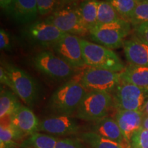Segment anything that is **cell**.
<instances>
[{"mask_svg":"<svg viewBox=\"0 0 148 148\" xmlns=\"http://www.w3.org/2000/svg\"><path fill=\"white\" fill-rule=\"evenodd\" d=\"M86 92L79 82L68 81L53 92L49 107L58 114L71 116L76 112Z\"/></svg>","mask_w":148,"mask_h":148,"instance_id":"cell-1","label":"cell"},{"mask_svg":"<svg viewBox=\"0 0 148 148\" xmlns=\"http://www.w3.org/2000/svg\"><path fill=\"white\" fill-rule=\"evenodd\" d=\"M81 44L86 66L117 73L125 69L124 64L119 56L111 49L84 38H81Z\"/></svg>","mask_w":148,"mask_h":148,"instance_id":"cell-2","label":"cell"},{"mask_svg":"<svg viewBox=\"0 0 148 148\" xmlns=\"http://www.w3.org/2000/svg\"><path fill=\"white\" fill-rule=\"evenodd\" d=\"M45 21L53 24L65 34L81 37L89 34V30L82 21L77 3L61 5L48 16Z\"/></svg>","mask_w":148,"mask_h":148,"instance_id":"cell-3","label":"cell"},{"mask_svg":"<svg viewBox=\"0 0 148 148\" xmlns=\"http://www.w3.org/2000/svg\"><path fill=\"white\" fill-rule=\"evenodd\" d=\"M3 66L10 77V90L27 106L36 104L39 99L40 91L35 79L27 72L14 64L7 63Z\"/></svg>","mask_w":148,"mask_h":148,"instance_id":"cell-4","label":"cell"},{"mask_svg":"<svg viewBox=\"0 0 148 148\" xmlns=\"http://www.w3.org/2000/svg\"><path fill=\"white\" fill-rule=\"evenodd\" d=\"M112 106L113 100L110 93L97 91L87 92L79 103L75 115L83 121L95 122L107 116Z\"/></svg>","mask_w":148,"mask_h":148,"instance_id":"cell-5","label":"cell"},{"mask_svg":"<svg viewBox=\"0 0 148 148\" xmlns=\"http://www.w3.org/2000/svg\"><path fill=\"white\" fill-rule=\"evenodd\" d=\"M130 30L131 23L121 18L110 23L96 25L89 31V35L96 43L114 49L123 46V39Z\"/></svg>","mask_w":148,"mask_h":148,"instance_id":"cell-6","label":"cell"},{"mask_svg":"<svg viewBox=\"0 0 148 148\" xmlns=\"http://www.w3.org/2000/svg\"><path fill=\"white\" fill-rule=\"evenodd\" d=\"M111 95L117 110L141 111L148 99V89L121 80Z\"/></svg>","mask_w":148,"mask_h":148,"instance_id":"cell-7","label":"cell"},{"mask_svg":"<svg viewBox=\"0 0 148 148\" xmlns=\"http://www.w3.org/2000/svg\"><path fill=\"white\" fill-rule=\"evenodd\" d=\"M32 63L40 73L56 80H64L73 76L75 69L49 51H42L33 57Z\"/></svg>","mask_w":148,"mask_h":148,"instance_id":"cell-8","label":"cell"},{"mask_svg":"<svg viewBox=\"0 0 148 148\" xmlns=\"http://www.w3.org/2000/svg\"><path fill=\"white\" fill-rule=\"evenodd\" d=\"M120 82V73L90 66L84 72L79 80L87 92H106L110 94Z\"/></svg>","mask_w":148,"mask_h":148,"instance_id":"cell-9","label":"cell"},{"mask_svg":"<svg viewBox=\"0 0 148 148\" xmlns=\"http://www.w3.org/2000/svg\"><path fill=\"white\" fill-rule=\"evenodd\" d=\"M25 36L29 41L43 47H53L65 33L53 24L45 21H34L29 24L24 30Z\"/></svg>","mask_w":148,"mask_h":148,"instance_id":"cell-10","label":"cell"},{"mask_svg":"<svg viewBox=\"0 0 148 148\" xmlns=\"http://www.w3.org/2000/svg\"><path fill=\"white\" fill-rule=\"evenodd\" d=\"M52 47L56 54L74 69L84 67L86 65L83 57L81 38L77 36L64 34Z\"/></svg>","mask_w":148,"mask_h":148,"instance_id":"cell-11","label":"cell"},{"mask_svg":"<svg viewBox=\"0 0 148 148\" xmlns=\"http://www.w3.org/2000/svg\"><path fill=\"white\" fill-rule=\"evenodd\" d=\"M39 123V120L34 112L23 104L11 115V124L16 131V141L38 132Z\"/></svg>","mask_w":148,"mask_h":148,"instance_id":"cell-12","label":"cell"},{"mask_svg":"<svg viewBox=\"0 0 148 148\" xmlns=\"http://www.w3.org/2000/svg\"><path fill=\"white\" fill-rule=\"evenodd\" d=\"M79 126L77 121L70 116L61 115L47 117L40 121L38 131L55 136H65L75 134Z\"/></svg>","mask_w":148,"mask_h":148,"instance_id":"cell-13","label":"cell"},{"mask_svg":"<svg viewBox=\"0 0 148 148\" xmlns=\"http://www.w3.org/2000/svg\"><path fill=\"white\" fill-rule=\"evenodd\" d=\"M14 21L21 24H30L38 17L36 0H12L5 10Z\"/></svg>","mask_w":148,"mask_h":148,"instance_id":"cell-14","label":"cell"},{"mask_svg":"<svg viewBox=\"0 0 148 148\" xmlns=\"http://www.w3.org/2000/svg\"><path fill=\"white\" fill-rule=\"evenodd\" d=\"M143 117L141 111L119 110L114 114V119L124 137L130 141L134 133L141 127Z\"/></svg>","mask_w":148,"mask_h":148,"instance_id":"cell-15","label":"cell"},{"mask_svg":"<svg viewBox=\"0 0 148 148\" xmlns=\"http://www.w3.org/2000/svg\"><path fill=\"white\" fill-rule=\"evenodd\" d=\"M123 47L125 58L130 64L148 66V45L136 35L125 40Z\"/></svg>","mask_w":148,"mask_h":148,"instance_id":"cell-16","label":"cell"},{"mask_svg":"<svg viewBox=\"0 0 148 148\" xmlns=\"http://www.w3.org/2000/svg\"><path fill=\"white\" fill-rule=\"evenodd\" d=\"M92 132L103 138L116 142L121 145L127 140L122 134L121 129L115 120L110 116H105L94 122Z\"/></svg>","mask_w":148,"mask_h":148,"instance_id":"cell-17","label":"cell"},{"mask_svg":"<svg viewBox=\"0 0 148 148\" xmlns=\"http://www.w3.org/2000/svg\"><path fill=\"white\" fill-rule=\"evenodd\" d=\"M121 80L148 89V66L130 64L120 72Z\"/></svg>","mask_w":148,"mask_h":148,"instance_id":"cell-18","label":"cell"},{"mask_svg":"<svg viewBox=\"0 0 148 148\" xmlns=\"http://www.w3.org/2000/svg\"><path fill=\"white\" fill-rule=\"evenodd\" d=\"M99 2V0H84L79 5L81 17L89 31L97 25Z\"/></svg>","mask_w":148,"mask_h":148,"instance_id":"cell-19","label":"cell"},{"mask_svg":"<svg viewBox=\"0 0 148 148\" xmlns=\"http://www.w3.org/2000/svg\"><path fill=\"white\" fill-rule=\"evenodd\" d=\"M18 97L12 90L1 88L0 95V118L11 116L21 105Z\"/></svg>","mask_w":148,"mask_h":148,"instance_id":"cell-20","label":"cell"},{"mask_svg":"<svg viewBox=\"0 0 148 148\" xmlns=\"http://www.w3.org/2000/svg\"><path fill=\"white\" fill-rule=\"evenodd\" d=\"M58 138L49 135L35 132L24 139L21 148H55Z\"/></svg>","mask_w":148,"mask_h":148,"instance_id":"cell-21","label":"cell"},{"mask_svg":"<svg viewBox=\"0 0 148 148\" xmlns=\"http://www.w3.org/2000/svg\"><path fill=\"white\" fill-rule=\"evenodd\" d=\"M16 141V133L11 124V116H5L1 119L0 126V147L10 148Z\"/></svg>","mask_w":148,"mask_h":148,"instance_id":"cell-22","label":"cell"},{"mask_svg":"<svg viewBox=\"0 0 148 148\" xmlns=\"http://www.w3.org/2000/svg\"><path fill=\"white\" fill-rule=\"evenodd\" d=\"M80 138L90 148H123L120 144L103 138L92 131L82 133Z\"/></svg>","mask_w":148,"mask_h":148,"instance_id":"cell-23","label":"cell"},{"mask_svg":"<svg viewBox=\"0 0 148 148\" xmlns=\"http://www.w3.org/2000/svg\"><path fill=\"white\" fill-rule=\"evenodd\" d=\"M113 7L106 0L99 1L98 5L97 25H104L121 19Z\"/></svg>","mask_w":148,"mask_h":148,"instance_id":"cell-24","label":"cell"},{"mask_svg":"<svg viewBox=\"0 0 148 148\" xmlns=\"http://www.w3.org/2000/svg\"><path fill=\"white\" fill-rule=\"evenodd\" d=\"M123 19L130 22L138 2L135 0H106Z\"/></svg>","mask_w":148,"mask_h":148,"instance_id":"cell-25","label":"cell"},{"mask_svg":"<svg viewBox=\"0 0 148 148\" xmlns=\"http://www.w3.org/2000/svg\"><path fill=\"white\" fill-rule=\"evenodd\" d=\"M148 22V0L138 2L133 12L130 23L134 26Z\"/></svg>","mask_w":148,"mask_h":148,"instance_id":"cell-26","label":"cell"},{"mask_svg":"<svg viewBox=\"0 0 148 148\" xmlns=\"http://www.w3.org/2000/svg\"><path fill=\"white\" fill-rule=\"evenodd\" d=\"M132 148H148V130L140 128L131 138Z\"/></svg>","mask_w":148,"mask_h":148,"instance_id":"cell-27","label":"cell"},{"mask_svg":"<svg viewBox=\"0 0 148 148\" xmlns=\"http://www.w3.org/2000/svg\"><path fill=\"white\" fill-rule=\"evenodd\" d=\"M58 2V0H36L38 13L41 16L52 13L56 10Z\"/></svg>","mask_w":148,"mask_h":148,"instance_id":"cell-28","label":"cell"},{"mask_svg":"<svg viewBox=\"0 0 148 148\" xmlns=\"http://www.w3.org/2000/svg\"><path fill=\"white\" fill-rule=\"evenodd\" d=\"M134 35L148 45V22L134 26Z\"/></svg>","mask_w":148,"mask_h":148,"instance_id":"cell-29","label":"cell"},{"mask_svg":"<svg viewBox=\"0 0 148 148\" xmlns=\"http://www.w3.org/2000/svg\"><path fill=\"white\" fill-rule=\"evenodd\" d=\"M55 148H83L79 141L72 138L58 139Z\"/></svg>","mask_w":148,"mask_h":148,"instance_id":"cell-30","label":"cell"},{"mask_svg":"<svg viewBox=\"0 0 148 148\" xmlns=\"http://www.w3.org/2000/svg\"><path fill=\"white\" fill-rule=\"evenodd\" d=\"M10 37L8 33H7L4 29L1 28L0 29V48L1 50L8 51L11 49Z\"/></svg>","mask_w":148,"mask_h":148,"instance_id":"cell-31","label":"cell"},{"mask_svg":"<svg viewBox=\"0 0 148 148\" xmlns=\"http://www.w3.org/2000/svg\"><path fill=\"white\" fill-rule=\"evenodd\" d=\"M0 81H1V84H3L4 85H6L9 88L10 87L11 82L10 77H9L8 73H7L6 71H5L4 66L2 64H1V67H0Z\"/></svg>","mask_w":148,"mask_h":148,"instance_id":"cell-32","label":"cell"},{"mask_svg":"<svg viewBox=\"0 0 148 148\" xmlns=\"http://www.w3.org/2000/svg\"><path fill=\"white\" fill-rule=\"evenodd\" d=\"M12 1V0H0V6H1V8L6 10L8 8V7L10 6Z\"/></svg>","mask_w":148,"mask_h":148,"instance_id":"cell-33","label":"cell"},{"mask_svg":"<svg viewBox=\"0 0 148 148\" xmlns=\"http://www.w3.org/2000/svg\"><path fill=\"white\" fill-rule=\"evenodd\" d=\"M60 5L71 4V3H77L79 0H58Z\"/></svg>","mask_w":148,"mask_h":148,"instance_id":"cell-34","label":"cell"},{"mask_svg":"<svg viewBox=\"0 0 148 148\" xmlns=\"http://www.w3.org/2000/svg\"><path fill=\"white\" fill-rule=\"evenodd\" d=\"M140 128L144 130H148V115L144 116L143 122H142L141 127Z\"/></svg>","mask_w":148,"mask_h":148,"instance_id":"cell-35","label":"cell"},{"mask_svg":"<svg viewBox=\"0 0 148 148\" xmlns=\"http://www.w3.org/2000/svg\"><path fill=\"white\" fill-rule=\"evenodd\" d=\"M141 112H143L144 116L148 115V99H147V101L145 102V105H144V106L143 107V108H142Z\"/></svg>","mask_w":148,"mask_h":148,"instance_id":"cell-36","label":"cell"},{"mask_svg":"<svg viewBox=\"0 0 148 148\" xmlns=\"http://www.w3.org/2000/svg\"><path fill=\"white\" fill-rule=\"evenodd\" d=\"M135 1H137V2H139V1H143V0H135Z\"/></svg>","mask_w":148,"mask_h":148,"instance_id":"cell-37","label":"cell"}]
</instances>
